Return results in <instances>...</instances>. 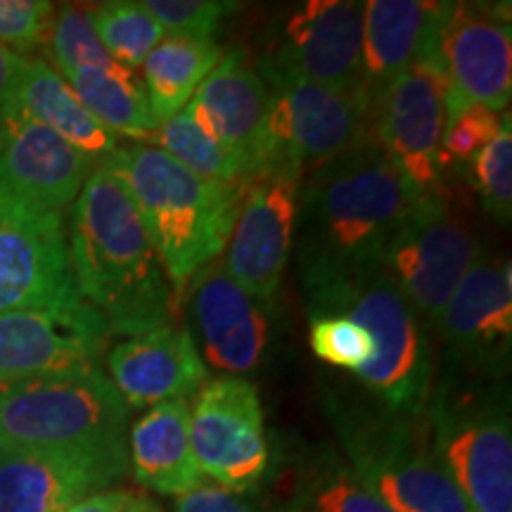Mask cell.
Here are the masks:
<instances>
[{
    "instance_id": "1",
    "label": "cell",
    "mask_w": 512,
    "mask_h": 512,
    "mask_svg": "<svg viewBox=\"0 0 512 512\" xmlns=\"http://www.w3.org/2000/svg\"><path fill=\"white\" fill-rule=\"evenodd\" d=\"M422 195L373 136L311 171L294 221L306 290L380 268Z\"/></svg>"
},
{
    "instance_id": "2",
    "label": "cell",
    "mask_w": 512,
    "mask_h": 512,
    "mask_svg": "<svg viewBox=\"0 0 512 512\" xmlns=\"http://www.w3.org/2000/svg\"><path fill=\"white\" fill-rule=\"evenodd\" d=\"M67 247L76 292L112 335L174 328V287L124 188L102 164L72 204Z\"/></svg>"
},
{
    "instance_id": "3",
    "label": "cell",
    "mask_w": 512,
    "mask_h": 512,
    "mask_svg": "<svg viewBox=\"0 0 512 512\" xmlns=\"http://www.w3.org/2000/svg\"><path fill=\"white\" fill-rule=\"evenodd\" d=\"M136 209L176 294L228 245L245 185L202 181L155 145L117 147L100 162Z\"/></svg>"
},
{
    "instance_id": "4",
    "label": "cell",
    "mask_w": 512,
    "mask_h": 512,
    "mask_svg": "<svg viewBox=\"0 0 512 512\" xmlns=\"http://www.w3.org/2000/svg\"><path fill=\"white\" fill-rule=\"evenodd\" d=\"M128 420L131 408L100 368L0 380L3 451L128 465Z\"/></svg>"
},
{
    "instance_id": "5",
    "label": "cell",
    "mask_w": 512,
    "mask_h": 512,
    "mask_svg": "<svg viewBox=\"0 0 512 512\" xmlns=\"http://www.w3.org/2000/svg\"><path fill=\"white\" fill-rule=\"evenodd\" d=\"M306 292L316 316H347L373 335V361L356 375L387 411L420 415L430 406L434 373L430 339L422 328V318L382 268L332 280Z\"/></svg>"
},
{
    "instance_id": "6",
    "label": "cell",
    "mask_w": 512,
    "mask_h": 512,
    "mask_svg": "<svg viewBox=\"0 0 512 512\" xmlns=\"http://www.w3.org/2000/svg\"><path fill=\"white\" fill-rule=\"evenodd\" d=\"M351 472L392 512H472L434 453L427 422L392 411H337Z\"/></svg>"
},
{
    "instance_id": "7",
    "label": "cell",
    "mask_w": 512,
    "mask_h": 512,
    "mask_svg": "<svg viewBox=\"0 0 512 512\" xmlns=\"http://www.w3.org/2000/svg\"><path fill=\"white\" fill-rule=\"evenodd\" d=\"M271 86L261 171L302 183L318 166L370 136V102L363 93L332 91L306 81Z\"/></svg>"
},
{
    "instance_id": "8",
    "label": "cell",
    "mask_w": 512,
    "mask_h": 512,
    "mask_svg": "<svg viewBox=\"0 0 512 512\" xmlns=\"http://www.w3.org/2000/svg\"><path fill=\"white\" fill-rule=\"evenodd\" d=\"M427 430L434 453L472 512H512V432L501 392L439 399Z\"/></svg>"
},
{
    "instance_id": "9",
    "label": "cell",
    "mask_w": 512,
    "mask_h": 512,
    "mask_svg": "<svg viewBox=\"0 0 512 512\" xmlns=\"http://www.w3.org/2000/svg\"><path fill=\"white\" fill-rule=\"evenodd\" d=\"M479 254L482 245L463 211L430 190L394 235L380 268L422 320L439 325L453 290Z\"/></svg>"
},
{
    "instance_id": "10",
    "label": "cell",
    "mask_w": 512,
    "mask_h": 512,
    "mask_svg": "<svg viewBox=\"0 0 512 512\" xmlns=\"http://www.w3.org/2000/svg\"><path fill=\"white\" fill-rule=\"evenodd\" d=\"M190 441L202 475L233 491H254L271 465L264 411L252 382L219 377L190 406Z\"/></svg>"
},
{
    "instance_id": "11",
    "label": "cell",
    "mask_w": 512,
    "mask_h": 512,
    "mask_svg": "<svg viewBox=\"0 0 512 512\" xmlns=\"http://www.w3.org/2000/svg\"><path fill=\"white\" fill-rule=\"evenodd\" d=\"M363 3L309 0L297 8L268 53L266 83L306 81L332 91H361Z\"/></svg>"
},
{
    "instance_id": "12",
    "label": "cell",
    "mask_w": 512,
    "mask_h": 512,
    "mask_svg": "<svg viewBox=\"0 0 512 512\" xmlns=\"http://www.w3.org/2000/svg\"><path fill=\"white\" fill-rule=\"evenodd\" d=\"M95 162L22 114L0 128V214L62 216Z\"/></svg>"
},
{
    "instance_id": "13",
    "label": "cell",
    "mask_w": 512,
    "mask_h": 512,
    "mask_svg": "<svg viewBox=\"0 0 512 512\" xmlns=\"http://www.w3.org/2000/svg\"><path fill=\"white\" fill-rule=\"evenodd\" d=\"M446 126V81L439 60L413 64L370 112V136L418 190H437Z\"/></svg>"
},
{
    "instance_id": "14",
    "label": "cell",
    "mask_w": 512,
    "mask_h": 512,
    "mask_svg": "<svg viewBox=\"0 0 512 512\" xmlns=\"http://www.w3.org/2000/svg\"><path fill=\"white\" fill-rule=\"evenodd\" d=\"M446 81V119L479 105L501 114L512 95L510 24L482 5H448L439 38Z\"/></svg>"
},
{
    "instance_id": "15",
    "label": "cell",
    "mask_w": 512,
    "mask_h": 512,
    "mask_svg": "<svg viewBox=\"0 0 512 512\" xmlns=\"http://www.w3.org/2000/svg\"><path fill=\"white\" fill-rule=\"evenodd\" d=\"M299 181L285 174L254 176L223 252V271L259 302L271 304L294 245Z\"/></svg>"
},
{
    "instance_id": "16",
    "label": "cell",
    "mask_w": 512,
    "mask_h": 512,
    "mask_svg": "<svg viewBox=\"0 0 512 512\" xmlns=\"http://www.w3.org/2000/svg\"><path fill=\"white\" fill-rule=\"evenodd\" d=\"M64 216L0 214V313L81 304Z\"/></svg>"
},
{
    "instance_id": "17",
    "label": "cell",
    "mask_w": 512,
    "mask_h": 512,
    "mask_svg": "<svg viewBox=\"0 0 512 512\" xmlns=\"http://www.w3.org/2000/svg\"><path fill=\"white\" fill-rule=\"evenodd\" d=\"M110 337L107 320L86 302L0 313V380L100 368Z\"/></svg>"
},
{
    "instance_id": "18",
    "label": "cell",
    "mask_w": 512,
    "mask_h": 512,
    "mask_svg": "<svg viewBox=\"0 0 512 512\" xmlns=\"http://www.w3.org/2000/svg\"><path fill=\"white\" fill-rule=\"evenodd\" d=\"M268 107L271 86L249 67L245 53L233 50L221 57L183 112L235 159L249 183L261 171Z\"/></svg>"
},
{
    "instance_id": "19",
    "label": "cell",
    "mask_w": 512,
    "mask_h": 512,
    "mask_svg": "<svg viewBox=\"0 0 512 512\" xmlns=\"http://www.w3.org/2000/svg\"><path fill=\"white\" fill-rule=\"evenodd\" d=\"M192 309L211 366L228 373L259 366L271 339V304L242 290L221 261H211L192 278Z\"/></svg>"
},
{
    "instance_id": "20",
    "label": "cell",
    "mask_w": 512,
    "mask_h": 512,
    "mask_svg": "<svg viewBox=\"0 0 512 512\" xmlns=\"http://www.w3.org/2000/svg\"><path fill=\"white\" fill-rule=\"evenodd\" d=\"M451 3L370 0L363 3L361 91L370 102L413 64L439 60L441 27ZM441 62V60H439Z\"/></svg>"
},
{
    "instance_id": "21",
    "label": "cell",
    "mask_w": 512,
    "mask_h": 512,
    "mask_svg": "<svg viewBox=\"0 0 512 512\" xmlns=\"http://www.w3.org/2000/svg\"><path fill=\"white\" fill-rule=\"evenodd\" d=\"M110 380L128 408L188 399L207 382V366L190 332L159 328L114 344L107 354Z\"/></svg>"
},
{
    "instance_id": "22",
    "label": "cell",
    "mask_w": 512,
    "mask_h": 512,
    "mask_svg": "<svg viewBox=\"0 0 512 512\" xmlns=\"http://www.w3.org/2000/svg\"><path fill=\"white\" fill-rule=\"evenodd\" d=\"M437 328L467 363L486 368L508 356L512 337L510 259L477 256L448 299Z\"/></svg>"
},
{
    "instance_id": "23",
    "label": "cell",
    "mask_w": 512,
    "mask_h": 512,
    "mask_svg": "<svg viewBox=\"0 0 512 512\" xmlns=\"http://www.w3.org/2000/svg\"><path fill=\"white\" fill-rule=\"evenodd\" d=\"M126 472L107 460L0 448V512H69Z\"/></svg>"
},
{
    "instance_id": "24",
    "label": "cell",
    "mask_w": 512,
    "mask_h": 512,
    "mask_svg": "<svg viewBox=\"0 0 512 512\" xmlns=\"http://www.w3.org/2000/svg\"><path fill=\"white\" fill-rule=\"evenodd\" d=\"M128 465L136 482L164 496H183L204 482L190 441V403H157L131 427Z\"/></svg>"
},
{
    "instance_id": "25",
    "label": "cell",
    "mask_w": 512,
    "mask_h": 512,
    "mask_svg": "<svg viewBox=\"0 0 512 512\" xmlns=\"http://www.w3.org/2000/svg\"><path fill=\"white\" fill-rule=\"evenodd\" d=\"M10 114L36 121L98 164L119 147L117 136L83 107L72 86L43 60L24 64Z\"/></svg>"
},
{
    "instance_id": "26",
    "label": "cell",
    "mask_w": 512,
    "mask_h": 512,
    "mask_svg": "<svg viewBox=\"0 0 512 512\" xmlns=\"http://www.w3.org/2000/svg\"><path fill=\"white\" fill-rule=\"evenodd\" d=\"M214 38L164 36L143 62V86L150 110L166 124L181 114L202 81L221 62Z\"/></svg>"
},
{
    "instance_id": "27",
    "label": "cell",
    "mask_w": 512,
    "mask_h": 512,
    "mask_svg": "<svg viewBox=\"0 0 512 512\" xmlns=\"http://www.w3.org/2000/svg\"><path fill=\"white\" fill-rule=\"evenodd\" d=\"M72 86L76 98L88 112L110 128L114 136L131 140H150L159 121L150 110L143 79L136 72L112 64V67H81L60 74Z\"/></svg>"
},
{
    "instance_id": "28",
    "label": "cell",
    "mask_w": 512,
    "mask_h": 512,
    "mask_svg": "<svg viewBox=\"0 0 512 512\" xmlns=\"http://www.w3.org/2000/svg\"><path fill=\"white\" fill-rule=\"evenodd\" d=\"M287 512H392L337 456H323L294 479Z\"/></svg>"
},
{
    "instance_id": "29",
    "label": "cell",
    "mask_w": 512,
    "mask_h": 512,
    "mask_svg": "<svg viewBox=\"0 0 512 512\" xmlns=\"http://www.w3.org/2000/svg\"><path fill=\"white\" fill-rule=\"evenodd\" d=\"M150 140L202 181L214 185H247L235 159L185 112L159 126Z\"/></svg>"
},
{
    "instance_id": "30",
    "label": "cell",
    "mask_w": 512,
    "mask_h": 512,
    "mask_svg": "<svg viewBox=\"0 0 512 512\" xmlns=\"http://www.w3.org/2000/svg\"><path fill=\"white\" fill-rule=\"evenodd\" d=\"M91 22L102 48L121 67L136 72L152 48L166 36L143 3L114 0L91 10Z\"/></svg>"
},
{
    "instance_id": "31",
    "label": "cell",
    "mask_w": 512,
    "mask_h": 512,
    "mask_svg": "<svg viewBox=\"0 0 512 512\" xmlns=\"http://www.w3.org/2000/svg\"><path fill=\"white\" fill-rule=\"evenodd\" d=\"M50 53H53L57 74L74 72L81 67L117 64L95 34L91 10L74 8V5L55 12L53 27H50Z\"/></svg>"
},
{
    "instance_id": "32",
    "label": "cell",
    "mask_w": 512,
    "mask_h": 512,
    "mask_svg": "<svg viewBox=\"0 0 512 512\" xmlns=\"http://www.w3.org/2000/svg\"><path fill=\"white\" fill-rule=\"evenodd\" d=\"M309 342L313 354L330 366L358 373L375 356V339L356 320L337 313H318L311 320Z\"/></svg>"
},
{
    "instance_id": "33",
    "label": "cell",
    "mask_w": 512,
    "mask_h": 512,
    "mask_svg": "<svg viewBox=\"0 0 512 512\" xmlns=\"http://www.w3.org/2000/svg\"><path fill=\"white\" fill-rule=\"evenodd\" d=\"M472 174L484 209L498 221H510L512 214V131L510 114H505L501 131L491 143L472 157Z\"/></svg>"
},
{
    "instance_id": "34",
    "label": "cell",
    "mask_w": 512,
    "mask_h": 512,
    "mask_svg": "<svg viewBox=\"0 0 512 512\" xmlns=\"http://www.w3.org/2000/svg\"><path fill=\"white\" fill-rule=\"evenodd\" d=\"M147 12L169 36L211 38L238 5L223 0H147Z\"/></svg>"
},
{
    "instance_id": "35",
    "label": "cell",
    "mask_w": 512,
    "mask_h": 512,
    "mask_svg": "<svg viewBox=\"0 0 512 512\" xmlns=\"http://www.w3.org/2000/svg\"><path fill=\"white\" fill-rule=\"evenodd\" d=\"M501 124V114L479 105L465 107L456 117L446 119L439 152L441 171L448 164H460L475 157L486 143H491L496 138V133L501 131Z\"/></svg>"
},
{
    "instance_id": "36",
    "label": "cell",
    "mask_w": 512,
    "mask_h": 512,
    "mask_svg": "<svg viewBox=\"0 0 512 512\" xmlns=\"http://www.w3.org/2000/svg\"><path fill=\"white\" fill-rule=\"evenodd\" d=\"M55 5L46 0H0V46L27 53L50 34Z\"/></svg>"
},
{
    "instance_id": "37",
    "label": "cell",
    "mask_w": 512,
    "mask_h": 512,
    "mask_svg": "<svg viewBox=\"0 0 512 512\" xmlns=\"http://www.w3.org/2000/svg\"><path fill=\"white\" fill-rule=\"evenodd\" d=\"M174 512H271L254 491H233L221 484H200L176 496Z\"/></svg>"
},
{
    "instance_id": "38",
    "label": "cell",
    "mask_w": 512,
    "mask_h": 512,
    "mask_svg": "<svg viewBox=\"0 0 512 512\" xmlns=\"http://www.w3.org/2000/svg\"><path fill=\"white\" fill-rule=\"evenodd\" d=\"M69 512H162V508L143 491L105 489L83 498Z\"/></svg>"
},
{
    "instance_id": "39",
    "label": "cell",
    "mask_w": 512,
    "mask_h": 512,
    "mask_svg": "<svg viewBox=\"0 0 512 512\" xmlns=\"http://www.w3.org/2000/svg\"><path fill=\"white\" fill-rule=\"evenodd\" d=\"M24 64H27V60L22 55L0 46V128L5 126V121H8L12 112V105H15V95L19 79H22Z\"/></svg>"
}]
</instances>
